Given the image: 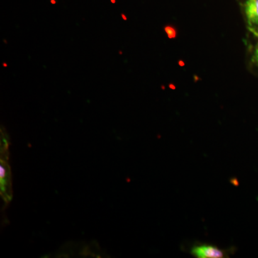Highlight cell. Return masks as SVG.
<instances>
[{
	"label": "cell",
	"mask_w": 258,
	"mask_h": 258,
	"mask_svg": "<svg viewBox=\"0 0 258 258\" xmlns=\"http://www.w3.org/2000/svg\"><path fill=\"white\" fill-rule=\"evenodd\" d=\"M165 31L166 33H167L168 36H169V38H173V37H175L176 31L175 30L172 28V27H165Z\"/></svg>",
	"instance_id": "obj_5"
},
{
	"label": "cell",
	"mask_w": 258,
	"mask_h": 258,
	"mask_svg": "<svg viewBox=\"0 0 258 258\" xmlns=\"http://www.w3.org/2000/svg\"><path fill=\"white\" fill-rule=\"evenodd\" d=\"M10 168L8 166L7 163H5V161H1V166H0V179H1V188L2 191H4L5 192V187H8L9 189L10 186H8L9 185V182H10V180L9 178L10 177Z\"/></svg>",
	"instance_id": "obj_3"
},
{
	"label": "cell",
	"mask_w": 258,
	"mask_h": 258,
	"mask_svg": "<svg viewBox=\"0 0 258 258\" xmlns=\"http://www.w3.org/2000/svg\"><path fill=\"white\" fill-rule=\"evenodd\" d=\"M252 34H253L254 37L257 39V41H256L255 46L254 47L251 60H252V64H254L256 67H258V29L256 31L252 32Z\"/></svg>",
	"instance_id": "obj_4"
},
{
	"label": "cell",
	"mask_w": 258,
	"mask_h": 258,
	"mask_svg": "<svg viewBox=\"0 0 258 258\" xmlns=\"http://www.w3.org/2000/svg\"><path fill=\"white\" fill-rule=\"evenodd\" d=\"M3 66H4L5 67H8V66H7V63H3Z\"/></svg>",
	"instance_id": "obj_7"
},
{
	"label": "cell",
	"mask_w": 258,
	"mask_h": 258,
	"mask_svg": "<svg viewBox=\"0 0 258 258\" xmlns=\"http://www.w3.org/2000/svg\"><path fill=\"white\" fill-rule=\"evenodd\" d=\"M228 251L212 244L199 243L191 247L190 253L198 258H224L229 257Z\"/></svg>",
	"instance_id": "obj_1"
},
{
	"label": "cell",
	"mask_w": 258,
	"mask_h": 258,
	"mask_svg": "<svg viewBox=\"0 0 258 258\" xmlns=\"http://www.w3.org/2000/svg\"><path fill=\"white\" fill-rule=\"evenodd\" d=\"M122 18H123V19H124V20H126V18H125V17L124 16V15H122Z\"/></svg>",
	"instance_id": "obj_6"
},
{
	"label": "cell",
	"mask_w": 258,
	"mask_h": 258,
	"mask_svg": "<svg viewBox=\"0 0 258 258\" xmlns=\"http://www.w3.org/2000/svg\"><path fill=\"white\" fill-rule=\"evenodd\" d=\"M243 10L247 28L252 33L258 29V0H245Z\"/></svg>",
	"instance_id": "obj_2"
}]
</instances>
